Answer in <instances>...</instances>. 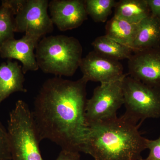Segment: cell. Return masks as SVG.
<instances>
[{
    "instance_id": "cell-7",
    "label": "cell",
    "mask_w": 160,
    "mask_h": 160,
    "mask_svg": "<svg viewBox=\"0 0 160 160\" xmlns=\"http://www.w3.org/2000/svg\"><path fill=\"white\" fill-rule=\"evenodd\" d=\"M48 0H22L16 11L15 32H25L38 39L51 33L53 24L48 13Z\"/></svg>"
},
{
    "instance_id": "cell-20",
    "label": "cell",
    "mask_w": 160,
    "mask_h": 160,
    "mask_svg": "<svg viewBox=\"0 0 160 160\" xmlns=\"http://www.w3.org/2000/svg\"><path fill=\"white\" fill-rule=\"evenodd\" d=\"M146 146L149 150V155L141 160H160V136L155 140L148 139Z\"/></svg>"
},
{
    "instance_id": "cell-13",
    "label": "cell",
    "mask_w": 160,
    "mask_h": 160,
    "mask_svg": "<svg viewBox=\"0 0 160 160\" xmlns=\"http://www.w3.org/2000/svg\"><path fill=\"white\" fill-rule=\"evenodd\" d=\"M160 47V18L151 15L138 23L131 46L133 52Z\"/></svg>"
},
{
    "instance_id": "cell-2",
    "label": "cell",
    "mask_w": 160,
    "mask_h": 160,
    "mask_svg": "<svg viewBox=\"0 0 160 160\" xmlns=\"http://www.w3.org/2000/svg\"><path fill=\"white\" fill-rule=\"evenodd\" d=\"M139 126L124 114L91 124L81 152L95 160H141L148 139Z\"/></svg>"
},
{
    "instance_id": "cell-16",
    "label": "cell",
    "mask_w": 160,
    "mask_h": 160,
    "mask_svg": "<svg viewBox=\"0 0 160 160\" xmlns=\"http://www.w3.org/2000/svg\"><path fill=\"white\" fill-rule=\"evenodd\" d=\"M95 51L100 54L119 61L129 59L133 51L128 46H124L106 35L97 38L92 43Z\"/></svg>"
},
{
    "instance_id": "cell-9",
    "label": "cell",
    "mask_w": 160,
    "mask_h": 160,
    "mask_svg": "<svg viewBox=\"0 0 160 160\" xmlns=\"http://www.w3.org/2000/svg\"><path fill=\"white\" fill-rule=\"evenodd\" d=\"M128 59V75L160 89V47L133 52Z\"/></svg>"
},
{
    "instance_id": "cell-18",
    "label": "cell",
    "mask_w": 160,
    "mask_h": 160,
    "mask_svg": "<svg viewBox=\"0 0 160 160\" xmlns=\"http://www.w3.org/2000/svg\"><path fill=\"white\" fill-rule=\"evenodd\" d=\"M15 12L6 1L2 2L0 7V47L14 36Z\"/></svg>"
},
{
    "instance_id": "cell-21",
    "label": "cell",
    "mask_w": 160,
    "mask_h": 160,
    "mask_svg": "<svg viewBox=\"0 0 160 160\" xmlns=\"http://www.w3.org/2000/svg\"><path fill=\"white\" fill-rule=\"evenodd\" d=\"M56 160H80V154L78 152L62 149Z\"/></svg>"
},
{
    "instance_id": "cell-12",
    "label": "cell",
    "mask_w": 160,
    "mask_h": 160,
    "mask_svg": "<svg viewBox=\"0 0 160 160\" xmlns=\"http://www.w3.org/2000/svg\"><path fill=\"white\" fill-rule=\"evenodd\" d=\"M22 66L16 62L8 61L0 64V104L16 92H27Z\"/></svg>"
},
{
    "instance_id": "cell-8",
    "label": "cell",
    "mask_w": 160,
    "mask_h": 160,
    "mask_svg": "<svg viewBox=\"0 0 160 160\" xmlns=\"http://www.w3.org/2000/svg\"><path fill=\"white\" fill-rule=\"evenodd\" d=\"M80 69L82 77L88 81L108 83L125 76L122 65L119 61L112 59L93 51L82 58Z\"/></svg>"
},
{
    "instance_id": "cell-15",
    "label": "cell",
    "mask_w": 160,
    "mask_h": 160,
    "mask_svg": "<svg viewBox=\"0 0 160 160\" xmlns=\"http://www.w3.org/2000/svg\"><path fill=\"white\" fill-rule=\"evenodd\" d=\"M114 9V16L136 24L151 15L146 0H120Z\"/></svg>"
},
{
    "instance_id": "cell-5",
    "label": "cell",
    "mask_w": 160,
    "mask_h": 160,
    "mask_svg": "<svg viewBox=\"0 0 160 160\" xmlns=\"http://www.w3.org/2000/svg\"><path fill=\"white\" fill-rule=\"evenodd\" d=\"M125 115L142 124L148 118L160 117V89L146 85L128 73L122 81Z\"/></svg>"
},
{
    "instance_id": "cell-10",
    "label": "cell",
    "mask_w": 160,
    "mask_h": 160,
    "mask_svg": "<svg viewBox=\"0 0 160 160\" xmlns=\"http://www.w3.org/2000/svg\"><path fill=\"white\" fill-rule=\"evenodd\" d=\"M49 9L53 25L61 31L78 28L88 18L84 0H52Z\"/></svg>"
},
{
    "instance_id": "cell-17",
    "label": "cell",
    "mask_w": 160,
    "mask_h": 160,
    "mask_svg": "<svg viewBox=\"0 0 160 160\" xmlns=\"http://www.w3.org/2000/svg\"><path fill=\"white\" fill-rule=\"evenodd\" d=\"M115 0H85L88 15L96 22H105L114 9Z\"/></svg>"
},
{
    "instance_id": "cell-14",
    "label": "cell",
    "mask_w": 160,
    "mask_h": 160,
    "mask_svg": "<svg viewBox=\"0 0 160 160\" xmlns=\"http://www.w3.org/2000/svg\"><path fill=\"white\" fill-rule=\"evenodd\" d=\"M138 26V23L129 22L113 16L106 23L105 35L131 48L136 35Z\"/></svg>"
},
{
    "instance_id": "cell-4",
    "label": "cell",
    "mask_w": 160,
    "mask_h": 160,
    "mask_svg": "<svg viewBox=\"0 0 160 160\" xmlns=\"http://www.w3.org/2000/svg\"><path fill=\"white\" fill-rule=\"evenodd\" d=\"M7 130L12 160H43L32 110L23 100L10 112Z\"/></svg>"
},
{
    "instance_id": "cell-6",
    "label": "cell",
    "mask_w": 160,
    "mask_h": 160,
    "mask_svg": "<svg viewBox=\"0 0 160 160\" xmlns=\"http://www.w3.org/2000/svg\"><path fill=\"white\" fill-rule=\"evenodd\" d=\"M96 87L92 96L86 102L85 118L87 126L117 117L118 110L124 105V78Z\"/></svg>"
},
{
    "instance_id": "cell-3",
    "label": "cell",
    "mask_w": 160,
    "mask_h": 160,
    "mask_svg": "<svg viewBox=\"0 0 160 160\" xmlns=\"http://www.w3.org/2000/svg\"><path fill=\"white\" fill-rule=\"evenodd\" d=\"M35 55L39 68L55 76L71 77L80 67L83 48L73 37L58 35L40 40Z\"/></svg>"
},
{
    "instance_id": "cell-1",
    "label": "cell",
    "mask_w": 160,
    "mask_h": 160,
    "mask_svg": "<svg viewBox=\"0 0 160 160\" xmlns=\"http://www.w3.org/2000/svg\"><path fill=\"white\" fill-rule=\"evenodd\" d=\"M88 82L83 77L72 81L55 76L43 83L32 110L41 141L49 140L62 149L82 152L88 129L85 118Z\"/></svg>"
},
{
    "instance_id": "cell-11",
    "label": "cell",
    "mask_w": 160,
    "mask_h": 160,
    "mask_svg": "<svg viewBox=\"0 0 160 160\" xmlns=\"http://www.w3.org/2000/svg\"><path fill=\"white\" fill-rule=\"evenodd\" d=\"M39 41L26 34L20 39H11L0 47V56L3 58L18 60L22 64V68L24 74L29 71H37L39 68L34 50Z\"/></svg>"
},
{
    "instance_id": "cell-19",
    "label": "cell",
    "mask_w": 160,
    "mask_h": 160,
    "mask_svg": "<svg viewBox=\"0 0 160 160\" xmlns=\"http://www.w3.org/2000/svg\"><path fill=\"white\" fill-rule=\"evenodd\" d=\"M12 155L8 131L0 122V160H11Z\"/></svg>"
},
{
    "instance_id": "cell-22",
    "label": "cell",
    "mask_w": 160,
    "mask_h": 160,
    "mask_svg": "<svg viewBox=\"0 0 160 160\" xmlns=\"http://www.w3.org/2000/svg\"><path fill=\"white\" fill-rule=\"evenodd\" d=\"M151 15L160 18V0H146Z\"/></svg>"
}]
</instances>
